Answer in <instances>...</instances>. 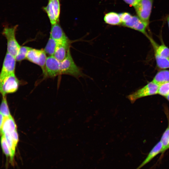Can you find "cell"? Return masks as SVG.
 Wrapping results in <instances>:
<instances>
[{
  "instance_id": "obj_1",
  "label": "cell",
  "mask_w": 169,
  "mask_h": 169,
  "mask_svg": "<svg viewBox=\"0 0 169 169\" xmlns=\"http://www.w3.org/2000/svg\"><path fill=\"white\" fill-rule=\"evenodd\" d=\"M18 25L9 27L6 26L3 31L2 34L5 37L7 42V52L14 57L17 54L20 46L15 37Z\"/></svg>"
},
{
  "instance_id": "obj_2",
  "label": "cell",
  "mask_w": 169,
  "mask_h": 169,
  "mask_svg": "<svg viewBox=\"0 0 169 169\" xmlns=\"http://www.w3.org/2000/svg\"><path fill=\"white\" fill-rule=\"evenodd\" d=\"M61 74H66L76 78L83 75L80 69L74 63L71 54L70 49L69 50L65 59L60 62Z\"/></svg>"
},
{
  "instance_id": "obj_3",
  "label": "cell",
  "mask_w": 169,
  "mask_h": 169,
  "mask_svg": "<svg viewBox=\"0 0 169 169\" xmlns=\"http://www.w3.org/2000/svg\"><path fill=\"white\" fill-rule=\"evenodd\" d=\"M19 86V80L15 73L10 74L0 80V93L2 96L16 92Z\"/></svg>"
},
{
  "instance_id": "obj_4",
  "label": "cell",
  "mask_w": 169,
  "mask_h": 169,
  "mask_svg": "<svg viewBox=\"0 0 169 169\" xmlns=\"http://www.w3.org/2000/svg\"><path fill=\"white\" fill-rule=\"evenodd\" d=\"M153 0H140L134 7L137 16L148 27L151 12Z\"/></svg>"
},
{
  "instance_id": "obj_5",
  "label": "cell",
  "mask_w": 169,
  "mask_h": 169,
  "mask_svg": "<svg viewBox=\"0 0 169 169\" xmlns=\"http://www.w3.org/2000/svg\"><path fill=\"white\" fill-rule=\"evenodd\" d=\"M51 24L59 23L61 10L60 0H48L47 5L43 8Z\"/></svg>"
},
{
  "instance_id": "obj_6",
  "label": "cell",
  "mask_w": 169,
  "mask_h": 169,
  "mask_svg": "<svg viewBox=\"0 0 169 169\" xmlns=\"http://www.w3.org/2000/svg\"><path fill=\"white\" fill-rule=\"evenodd\" d=\"M159 85L151 81L143 87L137 90L127 96L132 103L143 97L157 94Z\"/></svg>"
},
{
  "instance_id": "obj_7",
  "label": "cell",
  "mask_w": 169,
  "mask_h": 169,
  "mask_svg": "<svg viewBox=\"0 0 169 169\" xmlns=\"http://www.w3.org/2000/svg\"><path fill=\"white\" fill-rule=\"evenodd\" d=\"M60 62L54 56H49L46 59L44 70L43 72L46 77H54L61 74Z\"/></svg>"
},
{
  "instance_id": "obj_8",
  "label": "cell",
  "mask_w": 169,
  "mask_h": 169,
  "mask_svg": "<svg viewBox=\"0 0 169 169\" xmlns=\"http://www.w3.org/2000/svg\"><path fill=\"white\" fill-rule=\"evenodd\" d=\"M16 61L15 57L7 52L0 73V79L14 73Z\"/></svg>"
},
{
  "instance_id": "obj_9",
  "label": "cell",
  "mask_w": 169,
  "mask_h": 169,
  "mask_svg": "<svg viewBox=\"0 0 169 169\" xmlns=\"http://www.w3.org/2000/svg\"><path fill=\"white\" fill-rule=\"evenodd\" d=\"M122 24L141 33L147 37L149 36L146 32L148 27L137 16L132 15L128 20Z\"/></svg>"
},
{
  "instance_id": "obj_10",
  "label": "cell",
  "mask_w": 169,
  "mask_h": 169,
  "mask_svg": "<svg viewBox=\"0 0 169 169\" xmlns=\"http://www.w3.org/2000/svg\"><path fill=\"white\" fill-rule=\"evenodd\" d=\"M70 42L69 40L62 42H58L54 56L61 62L66 57L69 49Z\"/></svg>"
},
{
  "instance_id": "obj_11",
  "label": "cell",
  "mask_w": 169,
  "mask_h": 169,
  "mask_svg": "<svg viewBox=\"0 0 169 169\" xmlns=\"http://www.w3.org/2000/svg\"><path fill=\"white\" fill-rule=\"evenodd\" d=\"M50 37L58 42L69 40L59 23L51 26Z\"/></svg>"
},
{
  "instance_id": "obj_12",
  "label": "cell",
  "mask_w": 169,
  "mask_h": 169,
  "mask_svg": "<svg viewBox=\"0 0 169 169\" xmlns=\"http://www.w3.org/2000/svg\"><path fill=\"white\" fill-rule=\"evenodd\" d=\"M17 130V126L13 117L11 115L4 117L1 128L0 131V135L10 133Z\"/></svg>"
},
{
  "instance_id": "obj_13",
  "label": "cell",
  "mask_w": 169,
  "mask_h": 169,
  "mask_svg": "<svg viewBox=\"0 0 169 169\" xmlns=\"http://www.w3.org/2000/svg\"><path fill=\"white\" fill-rule=\"evenodd\" d=\"M162 147L161 142H158L151 150L144 160L136 169H140L151 161L158 154L161 153Z\"/></svg>"
},
{
  "instance_id": "obj_14",
  "label": "cell",
  "mask_w": 169,
  "mask_h": 169,
  "mask_svg": "<svg viewBox=\"0 0 169 169\" xmlns=\"http://www.w3.org/2000/svg\"><path fill=\"white\" fill-rule=\"evenodd\" d=\"M147 38L149 39L155 52L161 56L169 59V48L164 44L158 45L149 36Z\"/></svg>"
},
{
  "instance_id": "obj_15",
  "label": "cell",
  "mask_w": 169,
  "mask_h": 169,
  "mask_svg": "<svg viewBox=\"0 0 169 169\" xmlns=\"http://www.w3.org/2000/svg\"><path fill=\"white\" fill-rule=\"evenodd\" d=\"M104 19L106 23L110 25H118L121 24L119 14L115 12H111L106 13Z\"/></svg>"
},
{
  "instance_id": "obj_16",
  "label": "cell",
  "mask_w": 169,
  "mask_h": 169,
  "mask_svg": "<svg viewBox=\"0 0 169 169\" xmlns=\"http://www.w3.org/2000/svg\"><path fill=\"white\" fill-rule=\"evenodd\" d=\"M152 81L159 85L169 82V70H163L159 71L156 74Z\"/></svg>"
},
{
  "instance_id": "obj_17",
  "label": "cell",
  "mask_w": 169,
  "mask_h": 169,
  "mask_svg": "<svg viewBox=\"0 0 169 169\" xmlns=\"http://www.w3.org/2000/svg\"><path fill=\"white\" fill-rule=\"evenodd\" d=\"M41 49H37L31 48L28 52L26 59L31 62L38 64Z\"/></svg>"
},
{
  "instance_id": "obj_18",
  "label": "cell",
  "mask_w": 169,
  "mask_h": 169,
  "mask_svg": "<svg viewBox=\"0 0 169 169\" xmlns=\"http://www.w3.org/2000/svg\"><path fill=\"white\" fill-rule=\"evenodd\" d=\"M157 65L161 69L169 68V59L163 57L154 51Z\"/></svg>"
},
{
  "instance_id": "obj_19",
  "label": "cell",
  "mask_w": 169,
  "mask_h": 169,
  "mask_svg": "<svg viewBox=\"0 0 169 169\" xmlns=\"http://www.w3.org/2000/svg\"><path fill=\"white\" fill-rule=\"evenodd\" d=\"M58 43V42L49 37L44 49L46 53L49 56H53Z\"/></svg>"
},
{
  "instance_id": "obj_20",
  "label": "cell",
  "mask_w": 169,
  "mask_h": 169,
  "mask_svg": "<svg viewBox=\"0 0 169 169\" xmlns=\"http://www.w3.org/2000/svg\"><path fill=\"white\" fill-rule=\"evenodd\" d=\"M160 141L162 146L161 153H163L169 149V122L168 126L163 133Z\"/></svg>"
},
{
  "instance_id": "obj_21",
  "label": "cell",
  "mask_w": 169,
  "mask_h": 169,
  "mask_svg": "<svg viewBox=\"0 0 169 169\" xmlns=\"http://www.w3.org/2000/svg\"><path fill=\"white\" fill-rule=\"evenodd\" d=\"M31 48L27 46H21L15 57L16 60L20 62L26 59L27 53Z\"/></svg>"
},
{
  "instance_id": "obj_22",
  "label": "cell",
  "mask_w": 169,
  "mask_h": 169,
  "mask_svg": "<svg viewBox=\"0 0 169 169\" xmlns=\"http://www.w3.org/2000/svg\"><path fill=\"white\" fill-rule=\"evenodd\" d=\"M0 113L4 117H9L11 115L8 104L6 96H3L0 105Z\"/></svg>"
},
{
  "instance_id": "obj_23",
  "label": "cell",
  "mask_w": 169,
  "mask_h": 169,
  "mask_svg": "<svg viewBox=\"0 0 169 169\" xmlns=\"http://www.w3.org/2000/svg\"><path fill=\"white\" fill-rule=\"evenodd\" d=\"M1 136L0 143L3 152L7 159H9L10 153L8 146L5 137L3 135Z\"/></svg>"
},
{
  "instance_id": "obj_24",
  "label": "cell",
  "mask_w": 169,
  "mask_h": 169,
  "mask_svg": "<svg viewBox=\"0 0 169 169\" xmlns=\"http://www.w3.org/2000/svg\"><path fill=\"white\" fill-rule=\"evenodd\" d=\"M157 94L166 97L169 94V82L159 85Z\"/></svg>"
},
{
  "instance_id": "obj_25",
  "label": "cell",
  "mask_w": 169,
  "mask_h": 169,
  "mask_svg": "<svg viewBox=\"0 0 169 169\" xmlns=\"http://www.w3.org/2000/svg\"><path fill=\"white\" fill-rule=\"evenodd\" d=\"M121 22V24L128 20L131 16L132 15L128 12H123L119 14Z\"/></svg>"
},
{
  "instance_id": "obj_26",
  "label": "cell",
  "mask_w": 169,
  "mask_h": 169,
  "mask_svg": "<svg viewBox=\"0 0 169 169\" xmlns=\"http://www.w3.org/2000/svg\"><path fill=\"white\" fill-rule=\"evenodd\" d=\"M127 4L135 7L139 2L140 0H123Z\"/></svg>"
},
{
  "instance_id": "obj_27",
  "label": "cell",
  "mask_w": 169,
  "mask_h": 169,
  "mask_svg": "<svg viewBox=\"0 0 169 169\" xmlns=\"http://www.w3.org/2000/svg\"><path fill=\"white\" fill-rule=\"evenodd\" d=\"M4 117L0 113V131L3 124Z\"/></svg>"
},
{
  "instance_id": "obj_28",
  "label": "cell",
  "mask_w": 169,
  "mask_h": 169,
  "mask_svg": "<svg viewBox=\"0 0 169 169\" xmlns=\"http://www.w3.org/2000/svg\"><path fill=\"white\" fill-rule=\"evenodd\" d=\"M166 20H167V21L168 25V28H169V13L168 15H167V17Z\"/></svg>"
},
{
  "instance_id": "obj_29",
  "label": "cell",
  "mask_w": 169,
  "mask_h": 169,
  "mask_svg": "<svg viewBox=\"0 0 169 169\" xmlns=\"http://www.w3.org/2000/svg\"><path fill=\"white\" fill-rule=\"evenodd\" d=\"M165 97L166 98V99L168 101H169V94L167 95Z\"/></svg>"
}]
</instances>
